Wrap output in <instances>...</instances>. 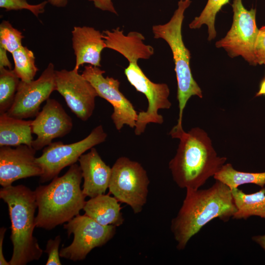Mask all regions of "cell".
Masks as SVG:
<instances>
[{
	"label": "cell",
	"instance_id": "obj_14",
	"mask_svg": "<svg viewBox=\"0 0 265 265\" xmlns=\"http://www.w3.org/2000/svg\"><path fill=\"white\" fill-rule=\"evenodd\" d=\"M73 126L71 117L56 100L48 99L41 111L32 120V133L36 135L32 147L40 150L55 138L68 134Z\"/></svg>",
	"mask_w": 265,
	"mask_h": 265
},
{
	"label": "cell",
	"instance_id": "obj_16",
	"mask_svg": "<svg viewBox=\"0 0 265 265\" xmlns=\"http://www.w3.org/2000/svg\"><path fill=\"white\" fill-rule=\"evenodd\" d=\"M72 47L76 57L74 70L84 64L100 67L101 53L106 48L103 33L93 27L75 26L72 30Z\"/></svg>",
	"mask_w": 265,
	"mask_h": 265
},
{
	"label": "cell",
	"instance_id": "obj_20",
	"mask_svg": "<svg viewBox=\"0 0 265 265\" xmlns=\"http://www.w3.org/2000/svg\"><path fill=\"white\" fill-rule=\"evenodd\" d=\"M231 190L237 208L234 219H246L252 216L265 219V187L251 194H246L238 188Z\"/></svg>",
	"mask_w": 265,
	"mask_h": 265
},
{
	"label": "cell",
	"instance_id": "obj_6",
	"mask_svg": "<svg viewBox=\"0 0 265 265\" xmlns=\"http://www.w3.org/2000/svg\"><path fill=\"white\" fill-rule=\"evenodd\" d=\"M122 54L129 63L124 70L128 80L136 91L146 96L148 102L147 109L138 113L134 133L139 135L144 132L148 124L163 123V116L158 113V110L169 109L171 106L168 99L170 90L166 83H154L150 80L138 65V59H147L149 57V52L145 47L141 45L130 47Z\"/></svg>",
	"mask_w": 265,
	"mask_h": 265
},
{
	"label": "cell",
	"instance_id": "obj_18",
	"mask_svg": "<svg viewBox=\"0 0 265 265\" xmlns=\"http://www.w3.org/2000/svg\"><path fill=\"white\" fill-rule=\"evenodd\" d=\"M119 201L108 194H102L86 201L83 208L85 215L104 225H121L124 221Z\"/></svg>",
	"mask_w": 265,
	"mask_h": 265
},
{
	"label": "cell",
	"instance_id": "obj_19",
	"mask_svg": "<svg viewBox=\"0 0 265 265\" xmlns=\"http://www.w3.org/2000/svg\"><path fill=\"white\" fill-rule=\"evenodd\" d=\"M32 120L12 117L6 113L0 114V147L32 146Z\"/></svg>",
	"mask_w": 265,
	"mask_h": 265
},
{
	"label": "cell",
	"instance_id": "obj_2",
	"mask_svg": "<svg viewBox=\"0 0 265 265\" xmlns=\"http://www.w3.org/2000/svg\"><path fill=\"white\" fill-rule=\"evenodd\" d=\"M177 138L180 139L177 153L169 163L173 179L181 188L199 189L227 158L217 156L208 133L200 128L183 131Z\"/></svg>",
	"mask_w": 265,
	"mask_h": 265
},
{
	"label": "cell",
	"instance_id": "obj_28",
	"mask_svg": "<svg viewBox=\"0 0 265 265\" xmlns=\"http://www.w3.org/2000/svg\"><path fill=\"white\" fill-rule=\"evenodd\" d=\"M254 53L257 64L265 65V25L259 29Z\"/></svg>",
	"mask_w": 265,
	"mask_h": 265
},
{
	"label": "cell",
	"instance_id": "obj_11",
	"mask_svg": "<svg viewBox=\"0 0 265 265\" xmlns=\"http://www.w3.org/2000/svg\"><path fill=\"white\" fill-rule=\"evenodd\" d=\"M105 71L90 65L84 66L81 75L95 88L98 96L105 99L113 108L111 118L116 129L120 131L126 125L135 128L138 113L132 104L120 91V82L112 77H105Z\"/></svg>",
	"mask_w": 265,
	"mask_h": 265
},
{
	"label": "cell",
	"instance_id": "obj_25",
	"mask_svg": "<svg viewBox=\"0 0 265 265\" xmlns=\"http://www.w3.org/2000/svg\"><path fill=\"white\" fill-rule=\"evenodd\" d=\"M24 36L18 29L14 27L7 21H2L0 24V46L12 53L22 45Z\"/></svg>",
	"mask_w": 265,
	"mask_h": 265
},
{
	"label": "cell",
	"instance_id": "obj_1",
	"mask_svg": "<svg viewBox=\"0 0 265 265\" xmlns=\"http://www.w3.org/2000/svg\"><path fill=\"white\" fill-rule=\"evenodd\" d=\"M236 212L231 189L219 181L207 189H186L182 205L171 223L177 248L184 249L190 238L211 220L218 218L227 221Z\"/></svg>",
	"mask_w": 265,
	"mask_h": 265
},
{
	"label": "cell",
	"instance_id": "obj_29",
	"mask_svg": "<svg viewBox=\"0 0 265 265\" xmlns=\"http://www.w3.org/2000/svg\"><path fill=\"white\" fill-rule=\"evenodd\" d=\"M94 2L95 6L103 11H107L117 14L111 0H87Z\"/></svg>",
	"mask_w": 265,
	"mask_h": 265
},
{
	"label": "cell",
	"instance_id": "obj_5",
	"mask_svg": "<svg viewBox=\"0 0 265 265\" xmlns=\"http://www.w3.org/2000/svg\"><path fill=\"white\" fill-rule=\"evenodd\" d=\"M191 2V0H180L177 9L167 23L152 26L154 37L164 40L170 47L173 54L177 81L179 109L177 124L172 129L175 132L183 130V111L189 98L193 96L200 98L203 97L201 88L192 74L190 67V53L184 44L182 33L184 13Z\"/></svg>",
	"mask_w": 265,
	"mask_h": 265
},
{
	"label": "cell",
	"instance_id": "obj_8",
	"mask_svg": "<svg viewBox=\"0 0 265 265\" xmlns=\"http://www.w3.org/2000/svg\"><path fill=\"white\" fill-rule=\"evenodd\" d=\"M106 137L107 134L100 125L78 142L67 144L61 141L52 142L45 147L42 155L36 158V162L42 171L40 182L44 183L58 176L64 168L76 163L86 151L104 142Z\"/></svg>",
	"mask_w": 265,
	"mask_h": 265
},
{
	"label": "cell",
	"instance_id": "obj_24",
	"mask_svg": "<svg viewBox=\"0 0 265 265\" xmlns=\"http://www.w3.org/2000/svg\"><path fill=\"white\" fill-rule=\"evenodd\" d=\"M229 1V0H208L199 16L196 17L189 24V27L191 29H198L206 25L208 27V41L213 40L216 36L215 28L216 14Z\"/></svg>",
	"mask_w": 265,
	"mask_h": 265
},
{
	"label": "cell",
	"instance_id": "obj_3",
	"mask_svg": "<svg viewBox=\"0 0 265 265\" xmlns=\"http://www.w3.org/2000/svg\"><path fill=\"white\" fill-rule=\"evenodd\" d=\"M82 179L80 166L76 163L63 176H56L49 184L35 189L36 227L52 230L80 214L86 202L80 188Z\"/></svg>",
	"mask_w": 265,
	"mask_h": 265
},
{
	"label": "cell",
	"instance_id": "obj_7",
	"mask_svg": "<svg viewBox=\"0 0 265 265\" xmlns=\"http://www.w3.org/2000/svg\"><path fill=\"white\" fill-rule=\"evenodd\" d=\"M149 183L140 163L121 157L111 168L108 189L119 202L129 205L134 213H138L147 202Z\"/></svg>",
	"mask_w": 265,
	"mask_h": 265
},
{
	"label": "cell",
	"instance_id": "obj_27",
	"mask_svg": "<svg viewBox=\"0 0 265 265\" xmlns=\"http://www.w3.org/2000/svg\"><path fill=\"white\" fill-rule=\"evenodd\" d=\"M60 236H56L54 239H49L46 245L45 252L48 254V258L46 264L47 265H60L59 252L58 251L61 242Z\"/></svg>",
	"mask_w": 265,
	"mask_h": 265
},
{
	"label": "cell",
	"instance_id": "obj_34",
	"mask_svg": "<svg viewBox=\"0 0 265 265\" xmlns=\"http://www.w3.org/2000/svg\"><path fill=\"white\" fill-rule=\"evenodd\" d=\"M265 96V78L261 81L258 92L256 93L255 97Z\"/></svg>",
	"mask_w": 265,
	"mask_h": 265
},
{
	"label": "cell",
	"instance_id": "obj_30",
	"mask_svg": "<svg viewBox=\"0 0 265 265\" xmlns=\"http://www.w3.org/2000/svg\"><path fill=\"white\" fill-rule=\"evenodd\" d=\"M7 52L4 48L0 46V68L5 67L12 69V64L8 58Z\"/></svg>",
	"mask_w": 265,
	"mask_h": 265
},
{
	"label": "cell",
	"instance_id": "obj_13",
	"mask_svg": "<svg viewBox=\"0 0 265 265\" xmlns=\"http://www.w3.org/2000/svg\"><path fill=\"white\" fill-rule=\"evenodd\" d=\"M55 90L81 120L86 121L91 116L95 108V98L98 95L91 84L78 71L74 69L56 70Z\"/></svg>",
	"mask_w": 265,
	"mask_h": 265
},
{
	"label": "cell",
	"instance_id": "obj_15",
	"mask_svg": "<svg viewBox=\"0 0 265 265\" xmlns=\"http://www.w3.org/2000/svg\"><path fill=\"white\" fill-rule=\"evenodd\" d=\"M36 150L32 146L22 144L12 148H0V185L2 187L11 186L21 179L40 176L42 171L36 162Z\"/></svg>",
	"mask_w": 265,
	"mask_h": 265
},
{
	"label": "cell",
	"instance_id": "obj_31",
	"mask_svg": "<svg viewBox=\"0 0 265 265\" xmlns=\"http://www.w3.org/2000/svg\"><path fill=\"white\" fill-rule=\"evenodd\" d=\"M6 228L4 227L0 229V265H9V262H7L4 257L2 251V245L5 233Z\"/></svg>",
	"mask_w": 265,
	"mask_h": 265
},
{
	"label": "cell",
	"instance_id": "obj_23",
	"mask_svg": "<svg viewBox=\"0 0 265 265\" xmlns=\"http://www.w3.org/2000/svg\"><path fill=\"white\" fill-rule=\"evenodd\" d=\"M20 80L13 70L0 68V114L7 112L13 105Z\"/></svg>",
	"mask_w": 265,
	"mask_h": 265
},
{
	"label": "cell",
	"instance_id": "obj_26",
	"mask_svg": "<svg viewBox=\"0 0 265 265\" xmlns=\"http://www.w3.org/2000/svg\"><path fill=\"white\" fill-rule=\"evenodd\" d=\"M48 2L46 0L37 4H31L26 0H0V7L6 11L26 9L38 17L40 14L44 12Z\"/></svg>",
	"mask_w": 265,
	"mask_h": 265
},
{
	"label": "cell",
	"instance_id": "obj_4",
	"mask_svg": "<svg viewBox=\"0 0 265 265\" xmlns=\"http://www.w3.org/2000/svg\"><path fill=\"white\" fill-rule=\"evenodd\" d=\"M0 198L8 206L11 223L13 249L9 265H26L39 260L43 251L33 235L37 208L34 191L24 185H11L0 189Z\"/></svg>",
	"mask_w": 265,
	"mask_h": 265
},
{
	"label": "cell",
	"instance_id": "obj_32",
	"mask_svg": "<svg viewBox=\"0 0 265 265\" xmlns=\"http://www.w3.org/2000/svg\"><path fill=\"white\" fill-rule=\"evenodd\" d=\"M252 239L260 245L265 251V235L254 236Z\"/></svg>",
	"mask_w": 265,
	"mask_h": 265
},
{
	"label": "cell",
	"instance_id": "obj_33",
	"mask_svg": "<svg viewBox=\"0 0 265 265\" xmlns=\"http://www.w3.org/2000/svg\"><path fill=\"white\" fill-rule=\"evenodd\" d=\"M51 5L57 7H63L66 6L67 0H47Z\"/></svg>",
	"mask_w": 265,
	"mask_h": 265
},
{
	"label": "cell",
	"instance_id": "obj_9",
	"mask_svg": "<svg viewBox=\"0 0 265 265\" xmlns=\"http://www.w3.org/2000/svg\"><path fill=\"white\" fill-rule=\"evenodd\" d=\"M232 7L233 20L231 27L224 37L215 43V47L224 49L231 58L240 56L250 65L256 66L254 48L259 31L256 9H246L242 0H233Z\"/></svg>",
	"mask_w": 265,
	"mask_h": 265
},
{
	"label": "cell",
	"instance_id": "obj_17",
	"mask_svg": "<svg viewBox=\"0 0 265 265\" xmlns=\"http://www.w3.org/2000/svg\"><path fill=\"white\" fill-rule=\"evenodd\" d=\"M78 161L83 178L84 195L93 198L105 194L108 188L111 168L103 161L94 147L82 155Z\"/></svg>",
	"mask_w": 265,
	"mask_h": 265
},
{
	"label": "cell",
	"instance_id": "obj_10",
	"mask_svg": "<svg viewBox=\"0 0 265 265\" xmlns=\"http://www.w3.org/2000/svg\"><path fill=\"white\" fill-rule=\"evenodd\" d=\"M72 243L59 251L60 257L73 261L84 260L94 248L109 241L116 233V227L101 225L86 215H78L64 225Z\"/></svg>",
	"mask_w": 265,
	"mask_h": 265
},
{
	"label": "cell",
	"instance_id": "obj_22",
	"mask_svg": "<svg viewBox=\"0 0 265 265\" xmlns=\"http://www.w3.org/2000/svg\"><path fill=\"white\" fill-rule=\"evenodd\" d=\"M11 54L14 63L13 71L20 80L28 82L34 80L38 68L32 51L22 46Z\"/></svg>",
	"mask_w": 265,
	"mask_h": 265
},
{
	"label": "cell",
	"instance_id": "obj_12",
	"mask_svg": "<svg viewBox=\"0 0 265 265\" xmlns=\"http://www.w3.org/2000/svg\"><path fill=\"white\" fill-rule=\"evenodd\" d=\"M55 71L53 64L49 63L38 79L28 82L20 80L13 105L6 114L22 119L36 117L41 104L55 90Z\"/></svg>",
	"mask_w": 265,
	"mask_h": 265
},
{
	"label": "cell",
	"instance_id": "obj_21",
	"mask_svg": "<svg viewBox=\"0 0 265 265\" xmlns=\"http://www.w3.org/2000/svg\"><path fill=\"white\" fill-rule=\"evenodd\" d=\"M213 178L215 180L225 184L231 189L248 184H255L261 187L265 186V172H245L238 171L229 163L224 164Z\"/></svg>",
	"mask_w": 265,
	"mask_h": 265
}]
</instances>
